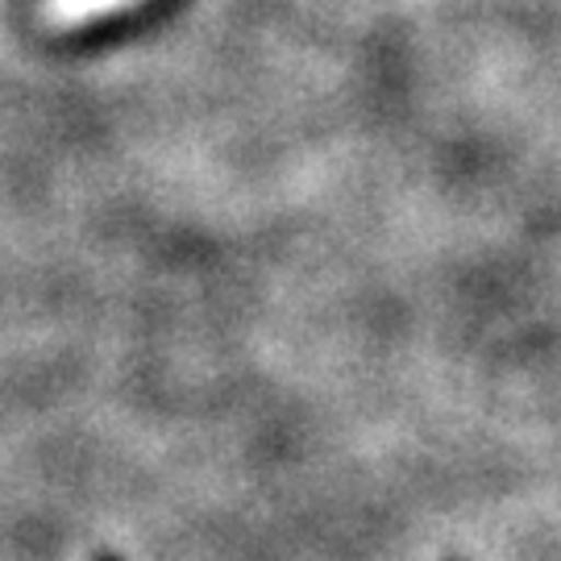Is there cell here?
Returning <instances> with one entry per match:
<instances>
[{"label": "cell", "instance_id": "cell-1", "mask_svg": "<svg viewBox=\"0 0 561 561\" xmlns=\"http://www.w3.org/2000/svg\"><path fill=\"white\" fill-rule=\"evenodd\" d=\"M134 0H42V13L50 25H88L117 9H129Z\"/></svg>", "mask_w": 561, "mask_h": 561}]
</instances>
